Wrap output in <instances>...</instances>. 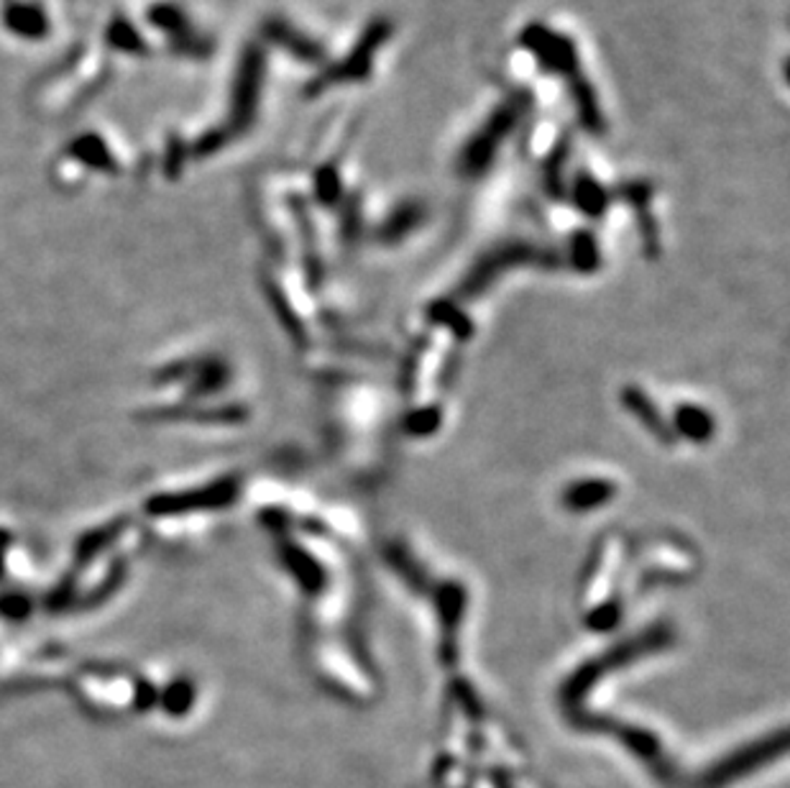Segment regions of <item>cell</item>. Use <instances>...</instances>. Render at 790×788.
<instances>
[{
  "label": "cell",
  "mask_w": 790,
  "mask_h": 788,
  "mask_svg": "<svg viewBox=\"0 0 790 788\" xmlns=\"http://www.w3.org/2000/svg\"><path fill=\"white\" fill-rule=\"evenodd\" d=\"M519 115H522V100H511V103L496 108V113L489 119L486 128H481V134L473 136L464 155H460V172L479 174L481 170H486V164L492 162L499 144L517 126Z\"/></svg>",
  "instance_id": "1"
},
{
  "label": "cell",
  "mask_w": 790,
  "mask_h": 788,
  "mask_svg": "<svg viewBox=\"0 0 790 788\" xmlns=\"http://www.w3.org/2000/svg\"><path fill=\"white\" fill-rule=\"evenodd\" d=\"M390 34H392L390 21H377L374 26H369V32L363 34V41H358V47L354 49V54H350L343 64H338V67L325 72L323 77L314 79V83L310 85L312 90L318 93V87H328L333 83H348V79H363L366 75H369L371 57H374L377 47L379 44H384V39Z\"/></svg>",
  "instance_id": "2"
},
{
  "label": "cell",
  "mask_w": 790,
  "mask_h": 788,
  "mask_svg": "<svg viewBox=\"0 0 790 788\" xmlns=\"http://www.w3.org/2000/svg\"><path fill=\"white\" fill-rule=\"evenodd\" d=\"M522 41L538 54L543 67H547L551 72H563V75H566V72H573L578 67V54L573 44H570V39H566V36L553 34L551 28L530 26L522 34Z\"/></svg>",
  "instance_id": "3"
}]
</instances>
